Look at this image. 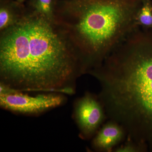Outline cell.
Wrapping results in <instances>:
<instances>
[{"label": "cell", "mask_w": 152, "mask_h": 152, "mask_svg": "<svg viewBox=\"0 0 152 152\" xmlns=\"http://www.w3.org/2000/svg\"><path fill=\"white\" fill-rule=\"evenodd\" d=\"M74 117L81 136L85 139L91 138L103 121V106L99 98L86 93L75 103Z\"/></svg>", "instance_id": "5b68a950"}, {"label": "cell", "mask_w": 152, "mask_h": 152, "mask_svg": "<svg viewBox=\"0 0 152 152\" xmlns=\"http://www.w3.org/2000/svg\"><path fill=\"white\" fill-rule=\"evenodd\" d=\"M104 99L118 118L152 134V29L138 27L105 60Z\"/></svg>", "instance_id": "7a4b0ae2"}, {"label": "cell", "mask_w": 152, "mask_h": 152, "mask_svg": "<svg viewBox=\"0 0 152 152\" xmlns=\"http://www.w3.org/2000/svg\"><path fill=\"white\" fill-rule=\"evenodd\" d=\"M124 128L118 123L111 121L101 129L93 139L92 146L96 151H110L124 138Z\"/></svg>", "instance_id": "8992f818"}, {"label": "cell", "mask_w": 152, "mask_h": 152, "mask_svg": "<svg viewBox=\"0 0 152 152\" xmlns=\"http://www.w3.org/2000/svg\"><path fill=\"white\" fill-rule=\"evenodd\" d=\"M140 146L137 144H129L125 145L116 150V152H138L140 151Z\"/></svg>", "instance_id": "30bf717a"}, {"label": "cell", "mask_w": 152, "mask_h": 152, "mask_svg": "<svg viewBox=\"0 0 152 152\" xmlns=\"http://www.w3.org/2000/svg\"><path fill=\"white\" fill-rule=\"evenodd\" d=\"M66 101V97L61 94L51 93L31 96L0 85L1 107L16 113L39 115L60 107Z\"/></svg>", "instance_id": "277c9868"}, {"label": "cell", "mask_w": 152, "mask_h": 152, "mask_svg": "<svg viewBox=\"0 0 152 152\" xmlns=\"http://www.w3.org/2000/svg\"><path fill=\"white\" fill-rule=\"evenodd\" d=\"M31 10L42 15L49 20L55 21V0H31Z\"/></svg>", "instance_id": "9c48e42d"}, {"label": "cell", "mask_w": 152, "mask_h": 152, "mask_svg": "<svg viewBox=\"0 0 152 152\" xmlns=\"http://www.w3.org/2000/svg\"><path fill=\"white\" fill-rule=\"evenodd\" d=\"M20 4L10 3L1 4L0 7V31H3L15 24L23 10L19 8Z\"/></svg>", "instance_id": "52a82bcc"}, {"label": "cell", "mask_w": 152, "mask_h": 152, "mask_svg": "<svg viewBox=\"0 0 152 152\" xmlns=\"http://www.w3.org/2000/svg\"><path fill=\"white\" fill-rule=\"evenodd\" d=\"M142 0H66L56 6L55 20L66 34L83 74L103 62L138 27Z\"/></svg>", "instance_id": "3957f363"}, {"label": "cell", "mask_w": 152, "mask_h": 152, "mask_svg": "<svg viewBox=\"0 0 152 152\" xmlns=\"http://www.w3.org/2000/svg\"><path fill=\"white\" fill-rule=\"evenodd\" d=\"M83 75L66 34L31 10L0 37V84L17 91L72 95Z\"/></svg>", "instance_id": "6da1fadb"}, {"label": "cell", "mask_w": 152, "mask_h": 152, "mask_svg": "<svg viewBox=\"0 0 152 152\" xmlns=\"http://www.w3.org/2000/svg\"><path fill=\"white\" fill-rule=\"evenodd\" d=\"M135 20L138 26L146 29H152L151 0H142L141 5L136 15Z\"/></svg>", "instance_id": "ba28073f"}, {"label": "cell", "mask_w": 152, "mask_h": 152, "mask_svg": "<svg viewBox=\"0 0 152 152\" xmlns=\"http://www.w3.org/2000/svg\"><path fill=\"white\" fill-rule=\"evenodd\" d=\"M26 1V0H17V2L21 4L23 3L24 2Z\"/></svg>", "instance_id": "8fae6325"}]
</instances>
